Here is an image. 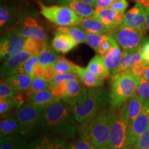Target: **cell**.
<instances>
[{"label":"cell","instance_id":"10","mask_svg":"<svg viewBox=\"0 0 149 149\" xmlns=\"http://www.w3.org/2000/svg\"><path fill=\"white\" fill-rule=\"evenodd\" d=\"M15 31L26 38L33 37L46 42L48 39L47 33L45 29L40 26L37 20L33 17H24L21 25Z\"/></svg>","mask_w":149,"mask_h":149},{"label":"cell","instance_id":"48","mask_svg":"<svg viewBox=\"0 0 149 149\" xmlns=\"http://www.w3.org/2000/svg\"><path fill=\"white\" fill-rule=\"evenodd\" d=\"M140 52L143 60L149 63V38H145L142 40Z\"/></svg>","mask_w":149,"mask_h":149},{"label":"cell","instance_id":"18","mask_svg":"<svg viewBox=\"0 0 149 149\" xmlns=\"http://www.w3.org/2000/svg\"><path fill=\"white\" fill-rule=\"evenodd\" d=\"M59 6H63L71 9L84 18L92 17L95 13L94 7L84 2L81 0H57Z\"/></svg>","mask_w":149,"mask_h":149},{"label":"cell","instance_id":"21","mask_svg":"<svg viewBox=\"0 0 149 149\" xmlns=\"http://www.w3.org/2000/svg\"><path fill=\"white\" fill-rule=\"evenodd\" d=\"M142 60L143 59L140 50L134 52L123 51L120 66L119 67L118 70L113 76L124 73H130L129 70L130 68L135 66V64L141 62ZM113 76H111V77H113Z\"/></svg>","mask_w":149,"mask_h":149},{"label":"cell","instance_id":"34","mask_svg":"<svg viewBox=\"0 0 149 149\" xmlns=\"http://www.w3.org/2000/svg\"><path fill=\"white\" fill-rule=\"evenodd\" d=\"M135 95L144 104L149 103V81L144 77L140 78Z\"/></svg>","mask_w":149,"mask_h":149},{"label":"cell","instance_id":"45","mask_svg":"<svg viewBox=\"0 0 149 149\" xmlns=\"http://www.w3.org/2000/svg\"><path fill=\"white\" fill-rule=\"evenodd\" d=\"M75 79H79L78 75L75 73H72V72H68V73H57L56 74L53 81L50 82V84H55L62 82V81Z\"/></svg>","mask_w":149,"mask_h":149},{"label":"cell","instance_id":"44","mask_svg":"<svg viewBox=\"0 0 149 149\" xmlns=\"http://www.w3.org/2000/svg\"><path fill=\"white\" fill-rule=\"evenodd\" d=\"M135 146L139 149H149V126L139 136Z\"/></svg>","mask_w":149,"mask_h":149},{"label":"cell","instance_id":"33","mask_svg":"<svg viewBox=\"0 0 149 149\" xmlns=\"http://www.w3.org/2000/svg\"><path fill=\"white\" fill-rule=\"evenodd\" d=\"M109 35L100 34V33H87V37L86 43L93 48L95 52H97L101 44L108 38Z\"/></svg>","mask_w":149,"mask_h":149},{"label":"cell","instance_id":"36","mask_svg":"<svg viewBox=\"0 0 149 149\" xmlns=\"http://www.w3.org/2000/svg\"><path fill=\"white\" fill-rule=\"evenodd\" d=\"M39 63L38 55H31L23 64L22 65L17 73H25L33 76V68L35 65Z\"/></svg>","mask_w":149,"mask_h":149},{"label":"cell","instance_id":"13","mask_svg":"<svg viewBox=\"0 0 149 149\" xmlns=\"http://www.w3.org/2000/svg\"><path fill=\"white\" fill-rule=\"evenodd\" d=\"M28 149H68V146L64 137L44 135L33 141Z\"/></svg>","mask_w":149,"mask_h":149},{"label":"cell","instance_id":"25","mask_svg":"<svg viewBox=\"0 0 149 149\" xmlns=\"http://www.w3.org/2000/svg\"><path fill=\"white\" fill-rule=\"evenodd\" d=\"M79 79L84 85L87 88H98L104 84V79L100 76L96 75L86 68H82L80 66L77 72Z\"/></svg>","mask_w":149,"mask_h":149},{"label":"cell","instance_id":"1","mask_svg":"<svg viewBox=\"0 0 149 149\" xmlns=\"http://www.w3.org/2000/svg\"><path fill=\"white\" fill-rule=\"evenodd\" d=\"M77 122L71 105L61 100L55 102L45 109L43 129L64 138H73L78 130Z\"/></svg>","mask_w":149,"mask_h":149},{"label":"cell","instance_id":"11","mask_svg":"<svg viewBox=\"0 0 149 149\" xmlns=\"http://www.w3.org/2000/svg\"><path fill=\"white\" fill-rule=\"evenodd\" d=\"M149 126V103L144 104L140 114L134 120L129 130V148L135 146L137 139ZM128 148V149H129Z\"/></svg>","mask_w":149,"mask_h":149},{"label":"cell","instance_id":"47","mask_svg":"<svg viewBox=\"0 0 149 149\" xmlns=\"http://www.w3.org/2000/svg\"><path fill=\"white\" fill-rule=\"evenodd\" d=\"M57 73V72L56 71L53 65H48V66H44V72L43 78L46 81L51 82L55 79Z\"/></svg>","mask_w":149,"mask_h":149},{"label":"cell","instance_id":"55","mask_svg":"<svg viewBox=\"0 0 149 149\" xmlns=\"http://www.w3.org/2000/svg\"><path fill=\"white\" fill-rule=\"evenodd\" d=\"M97 149H112L109 146H104V147H100V148H97Z\"/></svg>","mask_w":149,"mask_h":149},{"label":"cell","instance_id":"26","mask_svg":"<svg viewBox=\"0 0 149 149\" xmlns=\"http://www.w3.org/2000/svg\"><path fill=\"white\" fill-rule=\"evenodd\" d=\"M8 40V57L14 54L24 50L26 38L22 36L15 31H9L6 34Z\"/></svg>","mask_w":149,"mask_h":149},{"label":"cell","instance_id":"50","mask_svg":"<svg viewBox=\"0 0 149 149\" xmlns=\"http://www.w3.org/2000/svg\"><path fill=\"white\" fill-rule=\"evenodd\" d=\"M114 0H97L95 6V9H104L110 8L112 3H113Z\"/></svg>","mask_w":149,"mask_h":149},{"label":"cell","instance_id":"7","mask_svg":"<svg viewBox=\"0 0 149 149\" xmlns=\"http://www.w3.org/2000/svg\"><path fill=\"white\" fill-rule=\"evenodd\" d=\"M129 130L124 117L111 110L109 147L112 149L129 148Z\"/></svg>","mask_w":149,"mask_h":149},{"label":"cell","instance_id":"27","mask_svg":"<svg viewBox=\"0 0 149 149\" xmlns=\"http://www.w3.org/2000/svg\"><path fill=\"white\" fill-rule=\"evenodd\" d=\"M29 146L24 137L19 135L1 137L0 149H28Z\"/></svg>","mask_w":149,"mask_h":149},{"label":"cell","instance_id":"37","mask_svg":"<svg viewBox=\"0 0 149 149\" xmlns=\"http://www.w3.org/2000/svg\"><path fill=\"white\" fill-rule=\"evenodd\" d=\"M15 108L17 109L18 105L14 96L11 97L1 99L0 100V113H1V116L7 114L8 113H10L11 111Z\"/></svg>","mask_w":149,"mask_h":149},{"label":"cell","instance_id":"24","mask_svg":"<svg viewBox=\"0 0 149 149\" xmlns=\"http://www.w3.org/2000/svg\"><path fill=\"white\" fill-rule=\"evenodd\" d=\"M57 101V100H56L54 97L50 89L48 88L33 94L28 99L27 102L33 104L35 107L46 109Z\"/></svg>","mask_w":149,"mask_h":149},{"label":"cell","instance_id":"16","mask_svg":"<svg viewBox=\"0 0 149 149\" xmlns=\"http://www.w3.org/2000/svg\"><path fill=\"white\" fill-rule=\"evenodd\" d=\"M1 137L10 135H21V127L15 113H8L1 116Z\"/></svg>","mask_w":149,"mask_h":149},{"label":"cell","instance_id":"22","mask_svg":"<svg viewBox=\"0 0 149 149\" xmlns=\"http://www.w3.org/2000/svg\"><path fill=\"white\" fill-rule=\"evenodd\" d=\"M79 79H70L66 81V89L63 96L62 100L72 105L80 96L86 88L81 84Z\"/></svg>","mask_w":149,"mask_h":149},{"label":"cell","instance_id":"12","mask_svg":"<svg viewBox=\"0 0 149 149\" xmlns=\"http://www.w3.org/2000/svg\"><path fill=\"white\" fill-rule=\"evenodd\" d=\"M95 13L93 16L98 18L104 24L110 33L117 29L123 24L124 14L117 12L113 8L95 9Z\"/></svg>","mask_w":149,"mask_h":149},{"label":"cell","instance_id":"52","mask_svg":"<svg viewBox=\"0 0 149 149\" xmlns=\"http://www.w3.org/2000/svg\"><path fill=\"white\" fill-rule=\"evenodd\" d=\"M144 77L145 79H146L147 81H149V63L146 65V70H145L144 77Z\"/></svg>","mask_w":149,"mask_h":149},{"label":"cell","instance_id":"28","mask_svg":"<svg viewBox=\"0 0 149 149\" xmlns=\"http://www.w3.org/2000/svg\"><path fill=\"white\" fill-rule=\"evenodd\" d=\"M86 68L96 75L106 79L110 75V72L104 64L102 56L97 55L89 61Z\"/></svg>","mask_w":149,"mask_h":149},{"label":"cell","instance_id":"43","mask_svg":"<svg viewBox=\"0 0 149 149\" xmlns=\"http://www.w3.org/2000/svg\"><path fill=\"white\" fill-rule=\"evenodd\" d=\"M148 63L146 61L142 60L141 62L135 64L129 70L130 73L137 78H141L144 77V74L146 70V66Z\"/></svg>","mask_w":149,"mask_h":149},{"label":"cell","instance_id":"31","mask_svg":"<svg viewBox=\"0 0 149 149\" xmlns=\"http://www.w3.org/2000/svg\"><path fill=\"white\" fill-rule=\"evenodd\" d=\"M57 52L48 45L46 46L43 51L39 55V62L44 66L48 65H54L60 57L57 55Z\"/></svg>","mask_w":149,"mask_h":149},{"label":"cell","instance_id":"3","mask_svg":"<svg viewBox=\"0 0 149 149\" xmlns=\"http://www.w3.org/2000/svg\"><path fill=\"white\" fill-rule=\"evenodd\" d=\"M111 109H104L81 123L78 129L80 138L88 141L97 148L109 146Z\"/></svg>","mask_w":149,"mask_h":149},{"label":"cell","instance_id":"8","mask_svg":"<svg viewBox=\"0 0 149 149\" xmlns=\"http://www.w3.org/2000/svg\"><path fill=\"white\" fill-rule=\"evenodd\" d=\"M110 35L123 51L134 52L140 50L144 35L137 30L122 24L119 28L112 31Z\"/></svg>","mask_w":149,"mask_h":149},{"label":"cell","instance_id":"9","mask_svg":"<svg viewBox=\"0 0 149 149\" xmlns=\"http://www.w3.org/2000/svg\"><path fill=\"white\" fill-rule=\"evenodd\" d=\"M128 27L137 30L144 35L147 29L146 7L136 3L132 8L124 13L123 24Z\"/></svg>","mask_w":149,"mask_h":149},{"label":"cell","instance_id":"42","mask_svg":"<svg viewBox=\"0 0 149 149\" xmlns=\"http://www.w3.org/2000/svg\"><path fill=\"white\" fill-rule=\"evenodd\" d=\"M117 44V43L114 40V38L111 35H109L108 38L104 42H103V43L101 44V46L99 48L97 51L98 54L101 56H104L111 50V48L113 46L116 45Z\"/></svg>","mask_w":149,"mask_h":149},{"label":"cell","instance_id":"39","mask_svg":"<svg viewBox=\"0 0 149 149\" xmlns=\"http://www.w3.org/2000/svg\"><path fill=\"white\" fill-rule=\"evenodd\" d=\"M15 89L13 88L11 86L7 83L4 79L1 80L0 84V98L5 99L11 97L16 94Z\"/></svg>","mask_w":149,"mask_h":149},{"label":"cell","instance_id":"17","mask_svg":"<svg viewBox=\"0 0 149 149\" xmlns=\"http://www.w3.org/2000/svg\"><path fill=\"white\" fill-rule=\"evenodd\" d=\"M77 46V44L70 35L66 33L56 31L55 36L52 41V48L57 53H68Z\"/></svg>","mask_w":149,"mask_h":149},{"label":"cell","instance_id":"29","mask_svg":"<svg viewBox=\"0 0 149 149\" xmlns=\"http://www.w3.org/2000/svg\"><path fill=\"white\" fill-rule=\"evenodd\" d=\"M57 31L66 33L71 36L73 40L77 44L81 43H86L87 37V32L80 29L77 26H60L57 28Z\"/></svg>","mask_w":149,"mask_h":149},{"label":"cell","instance_id":"54","mask_svg":"<svg viewBox=\"0 0 149 149\" xmlns=\"http://www.w3.org/2000/svg\"><path fill=\"white\" fill-rule=\"evenodd\" d=\"M146 25L147 28L149 30V7H146Z\"/></svg>","mask_w":149,"mask_h":149},{"label":"cell","instance_id":"40","mask_svg":"<svg viewBox=\"0 0 149 149\" xmlns=\"http://www.w3.org/2000/svg\"><path fill=\"white\" fill-rule=\"evenodd\" d=\"M68 149H97V147L88 141L80 138L70 143Z\"/></svg>","mask_w":149,"mask_h":149},{"label":"cell","instance_id":"57","mask_svg":"<svg viewBox=\"0 0 149 149\" xmlns=\"http://www.w3.org/2000/svg\"><path fill=\"white\" fill-rule=\"evenodd\" d=\"M46 1H54V0H46Z\"/></svg>","mask_w":149,"mask_h":149},{"label":"cell","instance_id":"14","mask_svg":"<svg viewBox=\"0 0 149 149\" xmlns=\"http://www.w3.org/2000/svg\"><path fill=\"white\" fill-rule=\"evenodd\" d=\"M32 55L29 52L24 51H19L13 55L8 60L5 61L1 67V76L7 77L17 73L18 70L22 64Z\"/></svg>","mask_w":149,"mask_h":149},{"label":"cell","instance_id":"30","mask_svg":"<svg viewBox=\"0 0 149 149\" xmlns=\"http://www.w3.org/2000/svg\"><path fill=\"white\" fill-rule=\"evenodd\" d=\"M47 46L46 41L37 38H26L24 44V51L29 52L32 55H39Z\"/></svg>","mask_w":149,"mask_h":149},{"label":"cell","instance_id":"41","mask_svg":"<svg viewBox=\"0 0 149 149\" xmlns=\"http://www.w3.org/2000/svg\"><path fill=\"white\" fill-rule=\"evenodd\" d=\"M11 18L12 15L8 7L1 5L0 8V25L1 29L8 26L10 23Z\"/></svg>","mask_w":149,"mask_h":149},{"label":"cell","instance_id":"5","mask_svg":"<svg viewBox=\"0 0 149 149\" xmlns=\"http://www.w3.org/2000/svg\"><path fill=\"white\" fill-rule=\"evenodd\" d=\"M45 109L29 102L17 109L15 114L21 127L22 137H30L43 129Z\"/></svg>","mask_w":149,"mask_h":149},{"label":"cell","instance_id":"49","mask_svg":"<svg viewBox=\"0 0 149 149\" xmlns=\"http://www.w3.org/2000/svg\"><path fill=\"white\" fill-rule=\"evenodd\" d=\"M44 66L41 64L40 62L35 65L33 71V77H42L44 75Z\"/></svg>","mask_w":149,"mask_h":149},{"label":"cell","instance_id":"20","mask_svg":"<svg viewBox=\"0 0 149 149\" xmlns=\"http://www.w3.org/2000/svg\"><path fill=\"white\" fill-rule=\"evenodd\" d=\"M123 52L121 51L118 44H116L111 48L108 53L102 56L104 63L110 72V76H113L120 66Z\"/></svg>","mask_w":149,"mask_h":149},{"label":"cell","instance_id":"46","mask_svg":"<svg viewBox=\"0 0 149 149\" xmlns=\"http://www.w3.org/2000/svg\"><path fill=\"white\" fill-rule=\"evenodd\" d=\"M128 6V2L126 0H114L111 6V8L117 12L124 14Z\"/></svg>","mask_w":149,"mask_h":149},{"label":"cell","instance_id":"32","mask_svg":"<svg viewBox=\"0 0 149 149\" xmlns=\"http://www.w3.org/2000/svg\"><path fill=\"white\" fill-rule=\"evenodd\" d=\"M55 67L56 71L57 73H68V72H72V73L77 74V72L79 69V66L73 64L70 61L63 57H60L59 59L55 62L53 65Z\"/></svg>","mask_w":149,"mask_h":149},{"label":"cell","instance_id":"35","mask_svg":"<svg viewBox=\"0 0 149 149\" xmlns=\"http://www.w3.org/2000/svg\"><path fill=\"white\" fill-rule=\"evenodd\" d=\"M50 82L46 81L42 77H35L33 79L32 86L29 91L26 93L29 97L35 93L40 92V91L46 90L49 88Z\"/></svg>","mask_w":149,"mask_h":149},{"label":"cell","instance_id":"51","mask_svg":"<svg viewBox=\"0 0 149 149\" xmlns=\"http://www.w3.org/2000/svg\"><path fill=\"white\" fill-rule=\"evenodd\" d=\"M137 3H140L144 7H149V0H135Z\"/></svg>","mask_w":149,"mask_h":149},{"label":"cell","instance_id":"2","mask_svg":"<svg viewBox=\"0 0 149 149\" xmlns=\"http://www.w3.org/2000/svg\"><path fill=\"white\" fill-rule=\"evenodd\" d=\"M109 104L110 92L98 87L86 88L71 107L76 120L81 124L105 109Z\"/></svg>","mask_w":149,"mask_h":149},{"label":"cell","instance_id":"6","mask_svg":"<svg viewBox=\"0 0 149 149\" xmlns=\"http://www.w3.org/2000/svg\"><path fill=\"white\" fill-rule=\"evenodd\" d=\"M38 3L41 14L50 22L59 26H77L84 19L68 7L59 5L47 6L40 1Z\"/></svg>","mask_w":149,"mask_h":149},{"label":"cell","instance_id":"4","mask_svg":"<svg viewBox=\"0 0 149 149\" xmlns=\"http://www.w3.org/2000/svg\"><path fill=\"white\" fill-rule=\"evenodd\" d=\"M111 78L110 109L117 110L135 94L140 78L135 77L131 73L117 74Z\"/></svg>","mask_w":149,"mask_h":149},{"label":"cell","instance_id":"19","mask_svg":"<svg viewBox=\"0 0 149 149\" xmlns=\"http://www.w3.org/2000/svg\"><path fill=\"white\" fill-rule=\"evenodd\" d=\"M34 77L25 73H15L7 76L4 80L17 92H27L32 86Z\"/></svg>","mask_w":149,"mask_h":149},{"label":"cell","instance_id":"23","mask_svg":"<svg viewBox=\"0 0 149 149\" xmlns=\"http://www.w3.org/2000/svg\"><path fill=\"white\" fill-rule=\"evenodd\" d=\"M77 26L87 33L110 35V32L104 24L98 18L94 16L84 18L82 21L78 24Z\"/></svg>","mask_w":149,"mask_h":149},{"label":"cell","instance_id":"38","mask_svg":"<svg viewBox=\"0 0 149 149\" xmlns=\"http://www.w3.org/2000/svg\"><path fill=\"white\" fill-rule=\"evenodd\" d=\"M48 88L51 91L52 94L56 100L57 101L61 100L66 89V81L55 84H50Z\"/></svg>","mask_w":149,"mask_h":149},{"label":"cell","instance_id":"56","mask_svg":"<svg viewBox=\"0 0 149 149\" xmlns=\"http://www.w3.org/2000/svg\"><path fill=\"white\" fill-rule=\"evenodd\" d=\"M129 149H139V148H138L137 147H136V146H134V147H132V148H130Z\"/></svg>","mask_w":149,"mask_h":149},{"label":"cell","instance_id":"53","mask_svg":"<svg viewBox=\"0 0 149 149\" xmlns=\"http://www.w3.org/2000/svg\"><path fill=\"white\" fill-rule=\"evenodd\" d=\"M81 1H84V2L88 3V4L92 6L95 7V3H96V1L97 0H81Z\"/></svg>","mask_w":149,"mask_h":149},{"label":"cell","instance_id":"15","mask_svg":"<svg viewBox=\"0 0 149 149\" xmlns=\"http://www.w3.org/2000/svg\"><path fill=\"white\" fill-rule=\"evenodd\" d=\"M143 107V102L135 94L133 97L128 99L120 108V114L124 117L129 127H130L134 120L140 114Z\"/></svg>","mask_w":149,"mask_h":149}]
</instances>
